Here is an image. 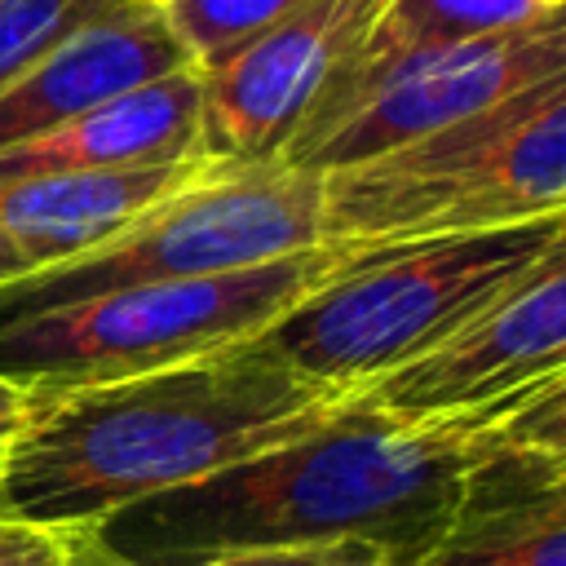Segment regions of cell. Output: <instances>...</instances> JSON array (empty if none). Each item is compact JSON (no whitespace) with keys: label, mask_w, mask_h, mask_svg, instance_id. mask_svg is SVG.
Wrapping results in <instances>:
<instances>
[{"label":"cell","mask_w":566,"mask_h":566,"mask_svg":"<svg viewBox=\"0 0 566 566\" xmlns=\"http://www.w3.org/2000/svg\"><path fill=\"white\" fill-rule=\"evenodd\" d=\"M548 18H562V0H385L371 31L354 49V57L340 66V75L318 93V102L310 106L296 137H305L310 128L332 119L358 88H367L380 71H389L402 57L522 31V27H535Z\"/></svg>","instance_id":"cell-14"},{"label":"cell","mask_w":566,"mask_h":566,"mask_svg":"<svg viewBox=\"0 0 566 566\" xmlns=\"http://www.w3.org/2000/svg\"><path fill=\"white\" fill-rule=\"evenodd\" d=\"M75 566H133V562H124V557H115V553H111V548H102V544H97V535H93V539H88V544L80 548V557H75Z\"/></svg>","instance_id":"cell-21"},{"label":"cell","mask_w":566,"mask_h":566,"mask_svg":"<svg viewBox=\"0 0 566 566\" xmlns=\"http://www.w3.org/2000/svg\"><path fill=\"white\" fill-rule=\"evenodd\" d=\"M217 168V159H177L146 168H97V172H44L0 181V230L31 256L35 270L57 265L97 248L102 239L133 226L142 212Z\"/></svg>","instance_id":"cell-12"},{"label":"cell","mask_w":566,"mask_h":566,"mask_svg":"<svg viewBox=\"0 0 566 566\" xmlns=\"http://www.w3.org/2000/svg\"><path fill=\"white\" fill-rule=\"evenodd\" d=\"M199 155V71H172L137 84L53 133L0 150V181L44 172L146 168Z\"/></svg>","instance_id":"cell-13"},{"label":"cell","mask_w":566,"mask_h":566,"mask_svg":"<svg viewBox=\"0 0 566 566\" xmlns=\"http://www.w3.org/2000/svg\"><path fill=\"white\" fill-rule=\"evenodd\" d=\"M323 243V172L274 164H217L119 234L57 265L0 283V323L84 296L226 274Z\"/></svg>","instance_id":"cell-6"},{"label":"cell","mask_w":566,"mask_h":566,"mask_svg":"<svg viewBox=\"0 0 566 566\" xmlns=\"http://www.w3.org/2000/svg\"><path fill=\"white\" fill-rule=\"evenodd\" d=\"M301 4L305 0H164L159 13L177 31L195 71H203Z\"/></svg>","instance_id":"cell-15"},{"label":"cell","mask_w":566,"mask_h":566,"mask_svg":"<svg viewBox=\"0 0 566 566\" xmlns=\"http://www.w3.org/2000/svg\"><path fill=\"white\" fill-rule=\"evenodd\" d=\"M557 248H566V212L407 243H354L349 261L274 318L256 345L314 380L363 389L442 340Z\"/></svg>","instance_id":"cell-3"},{"label":"cell","mask_w":566,"mask_h":566,"mask_svg":"<svg viewBox=\"0 0 566 566\" xmlns=\"http://www.w3.org/2000/svg\"><path fill=\"white\" fill-rule=\"evenodd\" d=\"M566 416L495 442L460 478L424 566H566Z\"/></svg>","instance_id":"cell-10"},{"label":"cell","mask_w":566,"mask_h":566,"mask_svg":"<svg viewBox=\"0 0 566 566\" xmlns=\"http://www.w3.org/2000/svg\"><path fill=\"white\" fill-rule=\"evenodd\" d=\"M566 376V252H548L517 283L473 310L442 340L367 380L358 402L380 416H447Z\"/></svg>","instance_id":"cell-9"},{"label":"cell","mask_w":566,"mask_h":566,"mask_svg":"<svg viewBox=\"0 0 566 566\" xmlns=\"http://www.w3.org/2000/svg\"><path fill=\"white\" fill-rule=\"evenodd\" d=\"M385 0H305L230 57L199 71V155L274 164L318 93L340 75Z\"/></svg>","instance_id":"cell-8"},{"label":"cell","mask_w":566,"mask_h":566,"mask_svg":"<svg viewBox=\"0 0 566 566\" xmlns=\"http://www.w3.org/2000/svg\"><path fill=\"white\" fill-rule=\"evenodd\" d=\"M40 411H44V394L27 389V385L13 380V376H0V455H4V447H9L27 424H35Z\"/></svg>","instance_id":"cell-19"},{"label":"cell","mask_w":566,"mask_h":566,"mask_svg":"<svg viewBox=\"0 0 566 566\" xmlns=\"http://www.w3.org/2000/svg\"><path fill=\"white\" fill-rule=\"evenodd\" d=\"M199 566H394V562L376 544H363V539H314V544L243 548V553L208 557Z\"/></svg>","instance_id":"cell-18"},{"label":"cell","mask_w":566,"mask_h":566,"mask_svg":"<svg viewBox=\"0 0 566 566\" xmlns=\"http://www.w3.org/2000/svg\"><path fill=\"white\" fill-rule=\"evenodd\" d=\"M566 212V75L323 172V243H407Z\"/></svg>","instance_id":"cell-4"},{"label":"cell","mask_w":566,"mask_h":566,"mask_svg":"<svg viewBox=\"0 0 566 566\" xmlns=\"http://www.w3.org/2000/svg\"><path fill=\"white\" fill-rule=\"evenodd\" d=\"M128 4L142 0H0V88L75 27L111 18Z\"/></svg>","instance_id":"cell-16"},{"label":"cell","mask_w":566,"mask_h":566,"mask_svg":"<svg viewBox=\"0 0 566 566\" xmlns=\"http://www.w3.org/2000/svg\"><path fill=\"white\" fill-rule=\"evenodd\" d=\"M35 265H31V256L0 230V283H9V279H18V274H31Z\"/></svg>","instance_id":"cell-20"},{"label":"cell","mask_w":566,"mask_h":566,"mask_svg":"<svg viewBox=\"0 0 566 566\" xmlns=\"http://www.w3.org/2000/svg\"><path fill=\"white\" fill-rule=\"evenodd\" d=\"M186 66H195L190 53L150 0L84 22L0 88V150Z\"/></svg>","instance_id":"cell-11"},{"label":"cell","mask_w":566,"mask_h":566,"mask_svg":"<svg viewBox=\"0 0 566 566\" xmlns=\"http://www.w3.org/2000/svg\"><path fill=\"white\" fill-rule=\"evenodd\" d=\"M150 4H164V0H150Z\"/></svg>","instance_id":"cell-22"},{"label":"cell","mask_w":566,"mask_h":566,"mask_svg":"<svg viewBox=\"0 0 566 566\" xmlns=\"http://www.w3.org/2000/svg\"><path fill=\"white\" fill-rule=\"evenodd\" d=\"M88 539H93V526L31 522V517L0 513V566H75Z\"/></svg>","instance_id":"cell-17"},{"label":"cell","mask_w":566,"mask_h":566,"mask_svg":"<svg viewBox=\"0 0 566 566\" xmlns=\"http://www.w3.org/2000/svg\"><path fill=\"white\" fill-rule=\"evenodd\" d=\"M358 389L314 380L243 340L146 376L44 398L0 455V513L93 526L203 482L349 411Z\"/></svg>","instance_id":"cell-2"},{"label":"cell","mask_w":566,"mask_h":566,"mask_svg":"<svg viewBox=\"0 0 566 566\" xmlns=\"http://www.w3.org/2000/svg\"><path fill=\"white\" fill-rule=\"evenodd\" d=\"M349 252L354 243H318L226 274L119 287L9 318L0 323V376L53 398L256 340L274 318L323 287Z\"/></svg>","instance_id":"cell-5"},{"label":"cell","mask_w":566,"mask_h":566,"mask_svg":"<svg viewBox=\"0 0 566 566\" xmlns=\"http://www.w3.org/2000/svg\"><path fill=\"white\" fill-rule=\"evenodd\" d=\"M557 75H566V18L416 53L380 71L332 119L296 137L283 150V164L310 172L367 164Z\"/></svg>","instance_id":"cell-7"},{"label":"cell","mask_w":566,"mask_h":566,"mask_svg":"<svg viewBox=\"0 0 566 566\" xmlns=\"http://www.w3.org/2000/svg\"><path fill=\"white\" fill-rule=\"evenodd\" d=\"M557 416L566 376L420 420L354 402L296 442L111 513L93 535L133 566H199L314 539H363L394 566H424L469 464Z\"/></svg>","instance_id":"cell-1"}]
</instances>
